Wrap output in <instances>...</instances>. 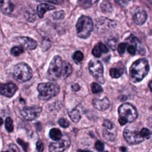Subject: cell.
I'll use <instances>...</instances> for the list:
<instances>
[{
    "label": "cell",
    "mask_w": 152,
    "mask_h": 152,
    "mask_svg": "<svg viewBox=\"0 0 152 152\" xmlns=\"http://www.w3.org/2000/svg\"><path fill=\"white\" fill-rule=\"evenodd\" d=\"M2 152H10V151H2Z\"/></svg>",
    "instance_id": "49"
},
{
    "label": "cell",
    "mask_w": 152,
    "mask_h": 152,
    "mask_svg": "<svg viewBox=\"0 0 152 152\" xmlns=\"http://www.w3.org/2000/svg\"><path fill=\"white\" fill-rule=\"evenodd\" d=\"M17 89V86L12 83H0V94L5 97H12Z\"/></svg>",
    "instance_id": "11"
},
{
    "label": "cell",
    "mask_w": 152,
    "mask_h": 152,
    "mask_svg": "<svg viewBox=\"0 0 152 152\" xmlns=\"http://www.w3.org/2000/svg\"><path fill=\"white\" fill-rule=\"evenodd\" d=\"M54 9H55V7L52 5L42 3L40 4L37 7V14L39 18H42L43 17L44 14L47 11H50Z\"/></svg>",
    "instance_id": "16"
},
{
    "label": "cell",
    "mask_w": 152,
    "mask_h": 152,
    "mask_svg": "<svg viewBox=\"0 0 152 152\" xmlns=\"http://www.w3.org/2000/svg\"><path fill=\"white\" fill-rule=\"evenodd\" d=\"M136 50H137L136 47L134 45H131L128 46V48H127L128 52L131 55H134L135 54Z\"/></svg>",
    "instance_id": "38"
},
{
    "label": "cell",
    "mask_w": 152,
    "mask_h": 152,
    "mask_svg": "<svg viewBox=\"0 0 152 152\" xmlns=\"http://www.w3.org/2000/svg\"><path fill=\"white\" fill-rule=\"evenodd\" d=\"M23 52L24 49L21 46H14L11 50V53L15 56H17Z\"/></svg>",
    "instance_id": "24"
},
{
    "label": "cell",
    "mask_w": 152,
    "mask_h": 152,
    "mask_svg": "<svg viewBox=\"0 0 152 152\" xmlns=\"http://www.w3.org/2000/svg\"><path fill=\"white\" fill-rule=\"evenodd\" d=\"M99 0H78L80 6L83 8H89L94 5Z\"/></svg>",
    "instance_id": "21"
},
{
    "label": "cell",
    "mask_w": 152,
    "mask_h": 152,
    "mask_svg": "<svg viewBox=\"0 0 152 152\" xmlns=\"http://www.w3.org/2000/svg\"><path fill=\"white\" fill-rule=\"evenodd\" d=\"M64 16H65V12L63 10L56 11L53 12V14H52V17L55 20L62 19L64 17Z\"/></svg>",
    "instance_id": "29"
},
{
    "label": "cell",
    "mask_w": 152,
    "mask_h": 152,
    "mask_svg": "<svg viewBox=\"0 0 152 152\" xmlns=\"http://www.w3.org/2000/svg\"><path fill=\"white\" fill-rule=\"evenodd\" d=\"M141 132V135L142 136V137L145 140V139H148L151 135V132L147 128H142L141 129V130L140 131Z\"/></svg>",
    "instance_id": "28"
},
{
    "label": "cell",
    "mask_w": 152,
    "mask_h": 152,
    "mask_svg": "<svg viewBox=\"0 0 152 152\" xmlns=\"http://www.w3.org/2000/svg\"><path fill=\"white\" fill-rule=\"evenodd\" d=\"M36 1H38V2H50V3H52L53 4H56V5H61L64 2L63 0H36Z\"/></svg>",
    "instance_id": "35"
},
{
    "label": "cell",
    "mask_w": 152,
    "mask_h": 152,
    "mask_svg": "<svg viewBox=\"0 0 152 152\" xmlns=\"http://www.w3.org/2000/svg\"><path fill=\"white\" fill-rule=\"evenodd\" d=\"M77 152H91V151H88V150H83L78 149V150H77Z\"/></svg>",
    "instance_id": "45"
},
{
    "label": "cell",
    "mask_w": 152,
    "mask_h": 152,
    "mask_svg": "<svg viewBox=\"0 0 152 152\" xmlns=\"http://www.w3.org/2000/svg\"><path fill=\"white\" fill-rule=\"evenodd\" d=\"M36 150L38 152H43L44 150V145L42 141L38 140L36 142Z\"/></svg>",
    "instance_id": "36"
},
{
    "label": "cell",
    "mask_w": 152,
    "mask_h": 152,
    "mask_svg": "<svg viewBox=\"0 0 152 152\" xmlns=\"http://www.w3.org/2000/svg\"><path fill=\"white\" fill-rule=\"evenodd\" d=\"M63 67V61L59 55L55 56L51 61L48 70V74L50 79L55 80L61 78Z\"/></svg>",
    "instance_id": "6"
},
{
    "label": "cell",
    "mask_w": 152,
    "mask_h": 152,
    "mask_svg": "<svg viewBox=\"0 0 152 152\" xmlns=\"http://www.w3.org/2000/svg\"><path fill=\"white\" fill-rule=\"evenodd\" d=\"M37 90L39 91V99L42 100H48L58 95L60 88L55 83H43L38 84Z\"/></svg>",
    "instance_id": "4"
},
{
    "label": "cell",
    "mask_w": 152,
    "mask_h": 152,
    "mask_svg": "<svg viewBox=\"0 0 152 152\" xmlns=\"http://www.w3.org/2000/svg\"><path fill=\"white\" fill-rule=\"evenodd\" d=\"M117 43H118V42L116 39H112L109 40V41L107 42V45L110 49H112L113 50H115L116 48Z\"/></svg>",
    "instance_id": "31"
},
{
    "label": "cell",
    "mask_w": 152,
    "mask_h": 152,
    "mask_svg": "<svg viewBox=\"0 0 152 152\" xmlns=\"http://www.w3.org/2000/svg\"><path fill=\"white\" fill-rule=\"evenodd\" d=\"M148 87H149V88H150L151 91L152 92V81H151L149 83V84H148Z\"/></svg>",
    "instance_id": "44"
},
{
    "label": "cell",
    "mask_w": 152,
    "mask_h": 152,
    "mask_svg": "<svg viewBox=\"0 0 152 152\" xmlns=\"http://www.w3.org/2000/svg\"><path fill=\"white\" fill-rule=\"evenodd\" d=\"M18 42L23 48H24L27 50H33L36 49L37 45V42L35 40L27 36L20 37L18 39Z\"/></svg>",
    "instance_id": "12"
},
{
    "label": "cell",
    "mask_w": 152,
    "mask_h": 152,
    "mask_svg": "<svg viewBox=\"0 0 152 152\" xmlns=\"http://www.w3.org/2000/svg\"><path fill=\"white\" fill-rule=\"evenodd\" d=\"M83 53L80 50L75 51L72 55V59L76 64H79L80 62H81V61L83 59Z\"/></svg>",
    "instance_id": "22"
},
{
    "label": "cell",
    "mask_w": 152,
    "mask_h": 152,
    "mask_svg": "<svg viewBox=\"0 0 152 152\" xmlns=\"http://www.w3.org/2000/svg\"><path fill=\"white\" fill-rule=\"evenodd\" d=\"M68 116L74 122H78L81 119V115L78 109H74L68 112Z\"/></svg>",
    "instance_id": "19"
},
{
    "label": "cell",
    "mask_w": 152,
    "mask_h": 152,
    "mask_svg": "<svg viewBox=\"0 0 152 152\" xmlns=\"http://www.w3.org/2000/svg\"><path fill=\"white\" fill-rule=\"evenodd\" d=\"M149 69L148 61L144 58L139 59L131 65L129 69L130 76L133 81L140 82L147 76Z\"/></svg>",
    "instance_id": "1"
},
{
    "label": "cell",
    "mask_w": 152,
    "mask_h": 152,
    "mask_svg": "<svg viewBox=\"0 0 152 152\" xmlns=\"http://www.w3.org/2000/svg\"><path fill=\"white\" fill-rule=\"evenodd\" d=\"M103 135L104 137V138L108 140V141H113L115 140V135L112 132H109L108 131H107L106 129H104L103 131Z\"/></svg>",
    "instance_id": "25"
},
{
    "label": "cell",
    "mask_w": 152,
    "mask_h": 152,
    "mask_svg": "<svg viewBox=\"0 0 152 152\" xmlns=\"http://www.w3.org/2000/svg\"><path fill=\"white\" fill-rule=\"evenodd\" d=\"M126 45L127 44L125 43H121L119 45H118L117 47V50L120 55H122L125 53L126 48Z\"/></svg>",
    "instance_id": "30"
},
{
    "label": "cell",
    "mask_w": 152,
    "mask_h": 152,
    "mask_svg": "<svg viewBox=\"0 0 152 152\" xmlns=\"http://www.w3.org/2000/svg\"><path fill=\"white\" fill-rule=\"evenodd\" d=\"M121 150L122 151V152H128L126 151V148L125 147H122L121 148Z\"/></svg>",
    "instance_id": "46"
},
{
    "label": "cell",
    "mask_w": 152,
    "mask_h": 152,
    "mask_svg": "<svg viewBox=\"0 0 152 152\" xmlns=\"http://www.w3.org/2000/svg\"><path fill=\"white\" fill-rule=\"evenodd\" d=\"M3 124V119H2L1 117H0V126Z\"/></svg>",
    "instance_id": "48"
},
{
    "label": "cell",
    "mask_w": 152,
    "mask_h": 152,
    "mask_svg": "<svg viewBox=\"0 0 152 152\" xmlns=\"http://www.w3.org/2000/svg\"><path fill=\"white\" fill-rule=\"evenodd\" d=\"M123 135L126 141L131 145L137 144L145 140L142 137L140 131L132 129L131 126H127L124 129Z\"/></svg>",
    "instance_id": "8"
},
{
    "label": "cell",
    "mask_w": 152,
    "mask_h": 152,
    "mask_svg": "<svg viewBox=\"0 0 152 152\" xmlns=\"http://www.w3.org/2000/svg\"><path fill=\"white\" fill-rule=\"evenodd\" d=\"M5 128L7 130V131L11 132L13 131V129H14L13 121L10 117H7L6 118L5 122Z\"/></svg>",
    "instance_id": "23"
},
{
    "label": "cell",
    "mask_w": 152,
    "mask_h": 152,
    "mask_svg": "<svg viewBox=\"0 0 152 152\" xmlns=\"http://www.w3.org/2000/svg\"><path fill=\"white\" fill-rule=\"evenodd\" d=\"M58 124L62 128H67L69 125V122L63 118H61L58 120Z\"/></svg>",
    "instance_id": "32"
},
{
    "label": "cell",
    "mask_w": 152,
    "mask_h": 152,
    "mask_svg": "<svg viewBox=\"0 0 152 152\" xmlns=\"http://www.w3.org/2000/svg\"><path fill=\"white\" fill-rule=\"evenodd\" d=\"M115 1L121 6L125 7L128 5L130 0H115Z\"/></svg>",
    "instance_id": "40"
},
{
    "label": "cell",
    "mask_w": 152,
    "mask_h": 152,
    "mask_svg": "<svg viewBox=\"0 0 152 152\" xmlns=\"http://www.w3.org/2000/svg\"><path fill=\"white\" fill-rule=\"evenodd\" d=\"M93 30V23L91 18L87 16L80 17L76 24L77 36L81 39H87Z\"/></svg>",
    "instance_id": "5"
},
{
    "label": "cell",
    "mask_w": 152,
    "mask_h": 152,
    "mask_svg": "<svg viewBox=\"0 0 152 152\" xmlns=\"http://www.w3.org/2000/svg\"><path fill=\"white\" fill-rule=\"evenodd\" d=\"M72 72V68L71 65L67 61H63V67L62 71L61 78L65 79L68 77Z\"/></svg>",
    "instance_id": "17"
},
{
    "label": "cell",
    "mask_w": 152,
    "mask_h": 152,
    "mask_svg": "<svg viewBox=\"0 0 152 152\" xmlns=\"http://www.w3.org/2000/svg\"><path fill=\"white\" fill-rule=\"evenodd\" d=\"M70 145V140L66 135L56 142H53L49 145V152H64Z\"/></svg>",
    "instance_id": "10"
},
{
    "label": "cell",
    "mask_w": 152,
    "mask_h": 152,
    "mask_svg": "<svg viewBox=\"0 0 152 152\" xmlns=\"http://www.w3.org/2000/svg\"><path fill=\"white\" fill-rule=\"evenodd\" d=\"M17 142H18V144H20V145L22 147L23 150H24L25 152H27V148H28V143L24 142L23 140H22L20 139V138H18V139L17 140Z\"/></svg>",
    "instance_id": "33"
},
{
    "label": "cell",
    "mask_w": 152,
    "mask_h": 152,
    "mask_svg": "<svg viewBox=\"0 0 152 152\" xmlns=\"http://www.w3.org/2000/svg\"><path fill=\"white\" fill-rule=\"evenodd\" d=\"M104 152H108V151H104Z\"/></svg>",
    "instance_id": "50"
},
{
    "label": "cell",
    "mask_w": 152,
    "mask_h": 152,
    "mask_svg": "<svg viewBox=\"0 0 152 152\" xmlns=\"http://www.w3.org/2000/svg\"><path fill=\"white\" fill-rule=\"evenodd\" d=\"M9 147L11 149V150L13 151V152H20V150H18V148L16 145H15L14 144H11L9 145Z\"/></svg>",
    "instance_id": "42"
},
{
    "label": "cell",
    "mask_w": 152,
    "mask_h": 152,
    "mask_svg": "<svg viewBox=\"0 0 152 152\" xmlns=\"http://www.w3.org/2000/svg\"><path fill=\"white\" fill-rule=\"evenodd\" d=\"M12 75L17 81L24 83L31 79L33 76V71L28 64L20 62L14 66Z\"/></svg>",
    "instance_id": "3"
},
{
    "label": "cell",
    "mask_w": 152,
    "mask_h": 152,
    "mask_svg": "<svg viewBox=\"0 0 152 152\" xmlns=\"http://www.w3.org/2000/svg\"><path fill=\"white\" fill-rule=\"evenodd\" d=\"M147 123H148V126L151 128H152V115L150 116V117H148V118L147 119Z\"/></svg>",
    "instance_id": "43"
},
{
    "label": "cell",
    "mask_w": 152,
    "mask_h": 152,
    "mask_svg": "<svg viewBox=\"0 0 152 152\" xmlns=\"http://www.w3.org/2000/svg\"><path fill=\"white\" fill-rule=\"evenodd\" d=\"M91 88L92 93L94 94L99 93L103 91L101 86L97 83H93L91 85Z\"/></svg>",
    "instance_id": "26"
},
{
    "label": "cell",
    "mask_w": 152,
    "mask_h": 152,
    "mask_svg": "<svg viewBox=\"0 0 152 152\" xmlns=\"http://www.w3.org/2000/svg\"><path fill=\"white\" fill-rule=\"evenodd\" d=\"M101 9L104 12H109L112 10V7L110 3L107 1H103V3L101 4Z\"/></svg>",
    "instance_id": "27"
},
{
    "label": "cell",
    "mask_w": 152,
    "mask_h": 152,
    "mask_svg": "<svg viewBox=\"0 0 152 152\" xmlns=\"http://www.w3.org/2000/svg\"><path fill=\"white\" fill-rule=\"evenodd\" d=\"M103 125L104 127H106V128H107V129H112V128H113V124H112V122L111 121H110L109 120H108V119H105L104 121Z\"/></svg>",
    "instance_id": "39"
},
{
    "label": "cell",
    "mask_w": 152,
    "mask_h": 152,
    "mask_svg": "<svg viewBox=\"0 0 152 152\" xmlns=\"http://www.w3.org/2000/svg\"><path fill=\"white\" fill-rule=\"evenodd\" d=\"M109 74L112 78H118L124 74V69L122 68H112L109 70Z\"/></svg>",
    "instance_id": "20"
},
{
    "label": "cell",
    "mask_w": 152,
    "mask_h": 152,
    "mask_svg": "<svg viewBox=\"0 0 152 152\" xmlns=\"http://www.w3.org/2000/svg\"><path fill=\"white\" fill-rule=\"evenodd\" d=\"M80 87L79 84L77 83H74L71 86V89L73 91H77L80 90Z\"/></svg>",
    "instance_id": "41"
},
{
    "label": "cell",
    "mask_w": 152,
    "mask_h": 152,
    "mask_svg": "<svg viewBox=\"0 0 152 152\" xmlns=\"http://www.w3.org/2000/svg\"><path fill=\"white\" fill-rule=\"evenodd\" d=\"M88 69L91 75L98 82L104 84L105 80L104 78V69L102 64L98 60L91 59L88 63Z\"/></svg>",
    "instance_id": "7"
},
{
    "label": "cell",
    "mask_w": 152,
    "mask_h": 152,
    "mask_svg": "<svg viewBox=\"0 0 152 152\" xmlns=\"http://www.w3.org/2000/svg\"><path fill=\"white\" fill-rule=\"evenodd\" d=\"M147 18V14L144 10H140L134 15L133 20L134 23L139 26L142 25Z\"/></svg>",
    "instance_id": "14"
},
{
    "label": "cell",
    "mask_w": 152,
    "mask_h": 152,
    "mask_svg": "<svg viewBox=\"0 0 152 152\" xmlns=\"http://www.w3.org/2000/svg\"><path fill=\"white\" fill-rule=\"evenodd\" d=\"M14 5L13 4H12L11 2H9L8 3V5L7 6V7H5L4 8V12L5 13H10V12H11L13 10H14Z\"/></svg>",
    "instance_id": "37"
},
{
    "label": "cell",
    "mask_w": 152,
    "mask_h": 152,
    "mask_svg": "<svg viewBox=\"0 0 152 152\" xmlns=\"http://www.w3.org/2000/svg\"><path fill=\"white\" fill-rule=\"evenodd\" d=\"M108 51L109 50L107 46L103 43L100 42L93 48L91 52L95 57L99 58L103 53H106L108 52Z\"/></svg>",
    "instance_id": "15"
},
{
    "label": "cell",
    "mask_w": 152,
    "mask_h": 152,
    "mask_svg": "<svg viewBox=\"0 0 152 152\" xmlns=\"http://www.w3.org/2000/svg\"><path fill=\"white\" fill-rule=\"evenodd\" d=\"M42 112V107L37 106L24 107L20 110V114L22 117L27 121H31L37 118Z\"/></svg>",
    "instance_id": "9"
},
{
    "label": "cell",
    "mask_w": 152,
    "mask_h": 152,
    "mask_svg": "<svg viewBox=\"0 0 152 152\" xmlns=\"http://www.w3.org/2000/svg\"><path fill=\"white\" fill-rule=\"evenodd\" d=\"M119 119L121 125H124L127 122H134L138 116L136 108L129 103H124L121 105L118 109Z\"/></svg>",
    "instance_id": "2"
},
{
    "label": "cell",
    "mask_w": 152,
    "mask_h": 152,
    "mask_svg": "<svg viewBox=\"0 0 152 152\" xmlns=\"http://www.w3.org/2000/svg\"><path fill=\"white\" fill-rule=\"evenodd\" d=\"M92 103L94 107L100 111H104L110 107L109 100L106 97H104L103 99H94Z\"/></svg>",
    "instance_id": "13"
},
{
    "label": "cell",
    "mask_w": 152,
    "mask_h": 152,
    "mask_svg": "<svg viewBox=\"0 0 152 152\" xmlns=\"http://www.w3.org/2000/svg\"><path fill=\"white\" fill-rule=\"evenodd\" d=\"M95 147L97 151L101 152L104 150V145L103 142H102L101 141L98 140L96 141V142L95 144Z\"/></svg>",
    "instance_id": "34"
},
{
    "label": "cell",
    "mask_w": 152,
    "mask_h": 152,
    "mask_svg": "<svg viewBox=\"0 0 152 152\" xmlns=\"http://www.w3.org/2000/svg\"><path fill=\"white\" fill-rule=\"evenodd\" d=\"M4 4V0H0V7L3 6Z\"/></svg>",
    "instance_id": "47"
},
{
    "label": "cell",
    "mask_w": 152,
    "mask_h": 152,
    "mask_svg": "<svg viewBox=\"0 0 152 152\" xmlns=\"http://www.w3.org/2000/svg\"><path fill=\"white\" fill-rule=\"evenodd\" d=\"M62 133L58 128H52L49 131L50 138L55 141H58L62 138Z\"/></svg>",
    "instance_id": "18"
}]
</instances>
